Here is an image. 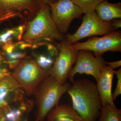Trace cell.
I'll list each match as a JSON object with an SVG mask.
<instances>
[{
    "mask_svg": "<svg viewBox=\"0 0 121 121\" xmlns=\"http://www.w3.org/2000/svg\"><path fill=\"white\" fill-rule=\"evenodd\" d=\"M72 82L67 91L72 107L84 121H96L102 106L96 85L86 79Z\"/></svg>",
    "mask_w": 121,
    "mask_h": 121,
    "instance_id": "1",
    "label": "cell"
},
{
    "mask_svg": "<svg viewBox=\"0 0 121 121\" xmlns=\"http://www.w3.org/2000/svg\"><path fill=\"white\" fill-rule=\"evenodd\" d=\"M64 39L65 35L60 32L52 20L48 4L40 7L23 36L24 40L29 43L42 40L61 41Z\"/></svg>",
    "mask_w": 121,
    "mask_h": 121,
    "instance_id": "2",
    "label": "cell"
},
{
    "mask_svg": "<svg viewBox=\"0 0 121 121\" xmlns=\"http://www.w3.org/2000/svg\"><path fill=\"white\" fill-rule=\"evenodd\" d=\"M70 83H59L51 76L45 78L34 94L38 107L37 121H43L49 112L58 105L61 96L67 91Z\"/></svg>",
    "mask_w": 121,
    "mask_h": 121,
    "instance_id": "3",
    "label": "cell"
},
{
    "mask_svg": "<svg viewBox=\"0 0 121 121\" xmlns=\"http://www.w3.org/2000/svg\"><path fill=\"white\" fill-rule=\"evenodd\" d=\"M14 69L12 75L30 94H34L39 86L50 76V71L44 70L31 59L23 60Z\"/></svg>",
    "mask_w": 121,
    "mask_h": 121,
    "instance_id": "4",
    "label": "cell"
},
{
    "mask_svg": "<svg viewBox=\"0 0 121 121\" xmlns=\"http://www.w3.org/2000/svg\"><path fill=\"white\" fill-rule=\"evenodd\" d=\"M82 20V24L74 33L65 35V39L72 44L86 37L103 36L117 31L111 21H102L95 11L85 14Z\"/></svg>",
    "mask_w": 121,
    "mask_h": 121,
    "instance_id": "5",
    "label": "cell"
},
{
    "mask_svg": "<svg viewBox=\"0 0 121 121\" xmlns=\"http://www.w3.org/2000/svg\"><path fill=\"white\" fill-rule=\"evenodd\" d=\"M72 44L65 39L59 44V51L50 70V75L60 84L66 82L69 72L77 59L78 50L72 48Z\"/></svg>",
    "mask_w": 121,
    "mask_h": 121,
    "instance_id": "6",
    "label": "cell"
},
{
    "mask_svg": "<svg viewBox=\"0 0 121 121\" xmlns=\"http://www.w3.org/2000/svg\"><path fill=\"white\" fill-rule=\"evenodd\" d=\"M71 47L75 50L91 51L96 57L109 51L121 52V31H116L101 37L93 36L85 42L72 44Z\"/></svg>",
    "mask_w": 121,
    "mask_h": 121,
    "instance_id": "7",
    "label": "cell"
},
{
    "mask_svg": "<svg viewBox=\"0 0 121 121\" xmlns=\"http://www.w3.org/2000/svg\"><path fill=\"white\" fill-rule=\"evenodd\" d=\"M48 4L53 21L60 32L64 35L73 20L81 18L83 13L71 0H57Z\"/></svg>",
    "mask_w": 121,
    "mask_h": 121,
    "instance_id": "8",
    "label": "cell"
},
{
    "mask_svg": "<svg viewBox=\"0 0 121 121\" xmlns=\"http://www.w3.org/2000/svg\"><path fill=\"white\" fill-rule=\"evenodd\" d=\"M106 62L102 56H95L93 52L88 50H78L75 64L68 75V78L72 82L76 74H85L93 76L97 80Z\"/></svg>",
    "mask_w": 121,
    "mask_h": 121,
    "instance_id": "9",
    "label": "cell"
},
{
    "mask_svg": "<svg viewBox=\"0 0 121 121\" xmlns=\"http://www.w3.org/2000/svg\"><path fill=\"white\" fill-rule=\"evenodd\" d=\"M40 7L37 0H0V23L23 13L33 18Z\"/></svg>",
    "mask_w": 121,
    "mask_h": 121,
    "instance_id": "10",
    "label": "cell"
},
{
    "mask_svg": "<svg viewBox=\"0 0 121 121\" xmlns=\"http://www.w3.org/2000/svg\"><path fill=\"white\" fill-rule=\"evenodd\" d=\"M32 102L25 94L5 106L0 108V121H27V116Z\"/></svg>",
    "mask_w": 121,
    "mask_h": 121,
    "instance_id": "11",
    "label": "cell"
},
{
    "mask_svg": "<svg viewBox=\"0 0 121 121\" xmlns=\"http://www.w3.org/2000/svg\"><path fill=\"white\" fill-rule=\"evenodd\" d=\"M114 70L105 65L102 68L97 81V89L99 94L102 106L106 105L116 106L112 98V88Z\"/></svg>",
    "mask_w": 121,
    "mask_h": 121,
    "instance_id": "12",
    "label": "cell"
},
{
    "mask_svg": "<svg viewBox=\"0 0 121 121\" xmlns=\"http://www.w3.org/2000/svg\"><path fill=\"white\" fill-rule=\"evenodd\" d=\"M24 90L12 75L0 80V108L24 94Z\"/></svg>",
    "mask_w": 121,
    "mask_h": 121,
    "instance_id": "13",
    "label": "cell"
},
{
    "mask_svg": "<svg viewBox=\"0 0 121 121\" xmlns=\"http://www.w3.org/2000/svg\"><path fill=\"white\" fill-rule=\"evenodd\" d=\"M47 117L48 121H84L73 107L67 104L56 106Z\"/></svg>",
    "mask_w": 121,
    "mask_h": 121,
    "instance_id": "14",
    "label": "cell"
},
{
    "mask_svg": "<svg viewBox=\"0 0 121 121\" xmlns=\"http://www.w3.org/2000/svg\"><path fill=\"white\" fill-rule=\"evenodd\" d=\"M95 11L99 19L105 22L121 19V3H111L104 1L97 6Z\"/></svg>",
    "mask_w": 121,
    "mask_h": 121,
    "instance_id": "15",
    "label": "cell"
},
{
    "mask_svg": "<svg viewBox=\"0 0 121 121\" xmlns=\"http://www.w3.org/2000/svg\"><path fill=\"white\" fill-rule=\"evenodd\" d=\"M98 121H121V110L109 105L102 106Z\"/></svg>",
    "mask_w": 121,
    "mask_h": 121,
    "instance_id": "16",
    "label": "cell"
},
{
    "mask_svg": "<svg viewBox=\"0 0 121 121\" xmlns=\"http://www.w3.org/2000/svg\"><path fill=\"white\" fill-rule=\"evenodd\" d=\"M77 5L84 14L92 12L101 2L108 0H71Z\"/></svg>",
    "mask_w": 121,
    "mask_h": 121,
    "instance_id": "17",
    "label": "cell"
},
{
    "mask_svg": "<svg viewBox=\"0 0 121 121\" xmlns=\"http://www.w3.org/2000/svg\"><path fill=\"white\" fill-rule=\"evenodd\" d=\"M117 78V83L115 90L112 94V98L114 101L117 97L121 95V69H118V70L114 71Z\"/></svg>",
    "mask_w": 121,
    "mask_h": 121,
    "instance_id": "18",
    "label": "cell"
},
{
    "mask_svg": "<svg viewBox=\"0 0 121 121\" xmlns=\"http://www.w3.org/2000/svg\"><path fill=\"white\" fill-rule=\"evenodd\" d=\"M11 74V73L7 68L2 67L0 65V80L6 76Z\"/></svg>",
    "mask_w": 121,
    "mask_h": 121,
    "instance_id": "19",
    "label": "cell"
},
{
    "mask_svg": "<svg viewBox=\"0 0 121 121\" xmlns=\"http://www.w3.org/2000/svg\"><path fill=\"white\" fill-rule=\"evenodd\" d=\"M106 65L110 67L113 70L117 68L120 67L121 66V60L114 62H106Z\"/></svg>",
    "mask_w": 121,
    "mask_h": 121,
    "instance_id": "20",
    "label": "cell"
},
{
    "mask_svg": "<svg viewBox=\"0 0 121 121\" xmlns=\"http://www.w3.org/2000/svg\"><path fill=\"white\" fill-rule=\"evenodd\" d=\"M111 21L112 24L113 26L117 30L121 28V19L113 20Z\"/></svg>",
    "mask_w": 121,
    "mask_h": 121,
    "instance_id": "21",
    "label": "cell"
},
{
    "mask_svg": "<svg viewBox=\"0 0 121 121\" xmlns=\"http://www.w3.org/2000/svg\"><path fill=\"white\" fill-rule=\"evenodd\" d=\"M57 0H37L40 6L45 4H49L56 2Z\"/></svg>",
    "mask_w": 121,
    "mask_h": 121,
    "instance_id": "22",
    "label": "cell"
}]
</instances>
